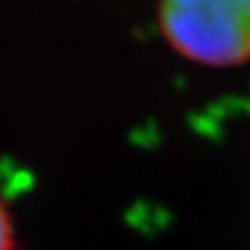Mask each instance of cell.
<instances>
[{
    "mask_svg": "<svg viewBox=\"0 0 250 250\" xmlns=\"http://www.w3.org/2000/svg\"><path fill=\"white\" fill-rule=\"evenodd\" d=\"M0 250H18L16 217L2 193H0Z\"/></svg>",
    "mask_w": 250,
    "mask_h": 250,
    "instance_id": "2",
    "label": "cell"
},
{
    "mask_svg": "<svg viewBox=\"0 0 250 250\" xmlns=\"http://www.w3.org/2000/svg\"><path fill=\"white\" fill-rule=\"evenodd\" d=\"M158 26L178 55L200 66L250 62V0H158Z\"/></svg>",
    "mask_w": 250,
    "mask_h": 250,
    "instance_id": "1",
    "label": "cell"
}]
</instances>
